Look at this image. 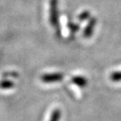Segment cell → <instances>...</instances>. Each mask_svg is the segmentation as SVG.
Listing matches in <instances>:
<instances>
[{"label":"cell","instance_id":"cell-1","mask_svg":"<svg viewBox=\"0 0 121 121\" xmlns=\"http://www.w3.org/2000/svg\"><path fill=\"white\" fill-rule=\"evenodd\" d=\"M50 23L54 28L59 27L58 0H50Z\"/></svg>","mask_w":121,"mask_h":121},{"label":"cell","instance_id":"cell-2","mask_svg":"<svg viewBox=\"0 0 121 121\" xmlns=\"http://www.w3.org/2000/svg\"><path fill=\"white\" fill-rule=\"evenodd\" d=\"M64 79V75L60 72H55V73H46L41 76L40 79L41 81L45 83H57L63 80Z\"/></svg>","mask_w":121,"mask_h":121},{"label":"cell","instance_id":"cell-3","mask_svg":"<svg viewBox=\"0 0 121 121\" xmlns=\"http://www.w3.org/2000/svg\"><path fill=\"white\" fill-rule=\"evenodd\" d=\"M97 25V18L96 17H91L88 20V23L86 25L85 29L83 31V36L85 38H91L94 34L95 26Z\"/></svg>","mask_w":121,"mask_h":121},{"label":"cell","instance_id":"cell-4","mask_svg":"<svg viewBox=\"0 0 121 121\" xmlns=\"http://www.w3.org/2000/svg\"><path fill=\"white\" fill-rule=\"evenodd\" d=\"M72 83L75 85L79 86V87H85L87 85L88 80L86 77L83 76H72L71 79Z\"/></svg>","mask_w":121,"mask_h":121},{"label":"cell","instance_id":"cell-5","mask_svg":"<svg viewBox=\"0 0 121 121\" xmlns=\"http://www.w3.org/2000/svg\"><path fill=\"white\" fill-rule=\"evenodd\" d=\"M14 87V83L9 79H2L0 81V88L2 90H7Z\"/></svg>","mask_w":121,"mask_h":121},{"label":"cell","instance_id":"cell-6","mask_svg":"<svg viewBox=\"0 0 121 121\" xmlns=\"http://www.w3.org/2000/svg\"><path fill=\"white\" fill-rule=\"evenodd\" d=\"M61 117V111L60 108H55L50 115L49 121H60Z\"/></svg>","mask_w":121,"mask_h":121},{"label":"cell","instance_id":"cell-7","mask_svg":"<svg viewBox=\"0 0 121 121\" xmlns=\"http://www.w3.org/2000/svg\"><path fill=\"white\" fill-rule=\"evenodd\" d=\"M109 79L112 82H121V71H116L111 73Z\"/></svg>","mask_w":121,"mask_h":121},{"label":"cell","instance_id":"cell-8","mask_svg":"<svg viewBox=\"0 0 121 121\" xmlns=\"http://www.w3.org/2000/svg\"><path fill=\"white\" fill-rule=\"evenodd\" d=\"M78 18H79V20L81 21L89 20V19L91 18V12L89 10H84L78 16Z\"/></svg>","mask_w":121,"mask_h":121},{"label":"cell","instance_id":"cell-9","mask_svg":"<svg viewBox=\"0 0 121 121\" xmlns=\"http://www.w3.org/2000/svg\"><path fill=\"white\" fill-rule=\"evenodd\" d=\"M68 27H69V30L72 31V32H76L79 29V26L76 23H69L68 25Z\"/></svg>","mask_w":121,"mask_h":121}]
</instances>
